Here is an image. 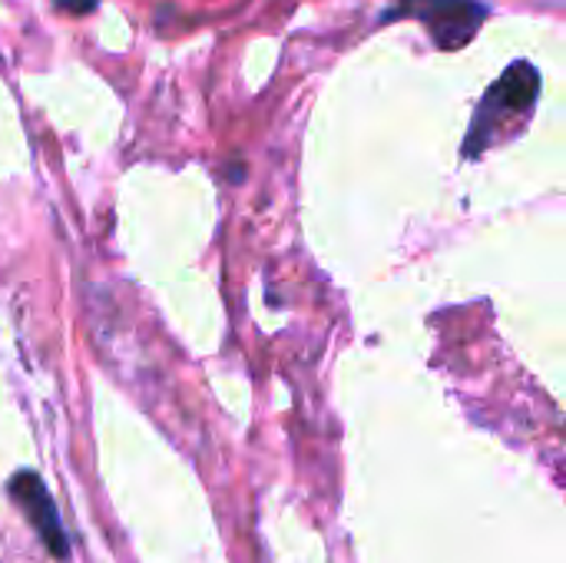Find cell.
Returning <instances> with one entry per match:
<instances>
[{"label":"cell","instance_id":"277c9868","mask_svg":"<svg viewBox=\"0 0 566 563\" xmlns=\"http://www.w3.org/2000/svg\"><path fill=\"white\" fill-rule=\"evenodd\" d=\"M60 7H70V10H93L96 0H56Z\"/></svg>","mask_w":566,"mask_h":563},{"label":"cell","instance_id":"7a4b0ae2","mask_svg":"<svg viewBox=\"0 0 566 563\" xmlns=\"http://www.w3.org/2000/svg\"><path fill=\"white\" fill-rule=\"evenodd\" d=\"M401 13L424 23L441 50H461L488 20V7L481 0H401V7L388 13V20Z\"/></svg>","mask_w":566,"mask_h":563},{"label":"cell","instance_id":"3957f363","mask_svg":"<svg viewBox=\"0 0 566 563\" xmlns=\"http://www.w3.org/2000/svg\"><path fill=\"white\" fill-rule=\"evenodd\" d=\"M10 498L17 501V508L23 511V518L30 521V528L40 534V541L46 544L50 554L66 557V538H63V524L60 514L50 501V491L43 488V481L30 471L13 475L10 481Z\"/></svg>","mask_w":566,"mask_h":563},{"label":"cell","instance_id":"6da1fadb","mask_svg":"<svg viewBox=\"0 0 566 563\" xmlns=\"http://www.w3.org/2000/svg\"><path fill=\"white\" fill-rule=\"evenodd\" d=\"M537 96H541V73L527 60L511 63L504 70V76L484 93V100H481V106L474 113V123H471L464 153L468 156H478L488 146H494L497 139L511 136L514 126L527 123Z\"/></svg>","mask_w":566,"mask_h":563}]
</instances>
